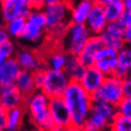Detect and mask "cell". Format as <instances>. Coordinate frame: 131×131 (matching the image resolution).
Listing matches in <instances>:
<instances>
[{"label": "cell", "mask_w": 131, "mask_h": 131, "mask_svg": "<svg viewBox=\"0 0 131 131\" xmlns=\"http://www.w3.org/2000/svg\"><path fill=\"white\" fill-rule=\"evenodd\" d=\"M62 99L69 109L72 125L82 129L93 105L91 95L79 83L70 82Z\"/></svg>", "instance_id": "obj_1"}, {"label": "cell", "mask_w": 131, "mask_h": 131, "mask_svg": "<svg viewBox=\"0 0 131 131\" xmlns=\"http://www.w3.org/2000/svg\"><path fill=\"white\" fill-rule=\"evenodd\" d=\"M49 105V99L40 90H37L26 101L27 114L35 131H49L54 127Z\"/></svg>", "instance_id": "obj_2"}, {"label": "cell", "mask_w": 131, "mask_h": 131, "mask_svg": "<svg viewBox=\"0 0 131 131\" xmlns=\"http://www.w3.org/2000/svg\"><path fill=\"white\" fill-rule=\"evenodd\" d=\"M43 13L46 17V30H52L56 28L68 26L70 22V12L74 2L46 0Z\"/></svg>", "instance_id": "obj_3"}, {"label": "cell", "mask_w": 131, "mask_h": 131, "mask_svg": "<svg viewBox=\"0 0 131 131\" xmlns=\"http://www.w3.org/2000/svg\"><path fill=\"white\" fill-rule=\"evenodd\" d=\"M117 108L108 104H93L89 118L82 127L83 131H108Z\"/></svg>", "instance_id": "obj_4"}, {"label": "cell", "mask_w": 131, "mask_h": 131, "mask_svg": "<svg viewBox=\"0 0 131 131\" xmlns=\"http://www.w3.org/2000/svg\"><path fill=\"white\" fill-rule=\"evenodd\" d=\"M89 37L90 34L85 25L70 23L62 39L63 49L68 55L78 57Z\"/></svg>", "instance_id": "obj_5"}, {"label": "cell", "mask_w": 131, "mask_h": 131, "mask_svg": "<svg viewBox=\"0 0 131 131\" xmlns=\"http://www.w3.org/2000/svg\"><path fill=\"white\" fill-rule=\"evenodd\" d=\"M124 99L122 80L116 76L105 77L102 86L91 95L92 104H108L115 107Z\"/></svg>", "instance_id": "obj_6"}, {"label": "cell", "mask_w": 131, "mask_h": 131, "mask_svg": "<svg viewBox=\"0 0 131 131\" xmlns=\"http://www.w3.org/2000/svg\"><path fill=\"white\" fill-rule=\"evenodd\" d=\"M70 80L63 70L46 69L45 80L40 91H42L49 99L62 98Z\"/></svg>", "instance_id": "obj_7"}, {"label": "cell", "mask_w": 131, "mask_h": 131, "mask_svg": "<svg viewBox=\"0 0 131 131\" xmlns=\"http://www.w3.org/2000/svg\"><path fill=\"white\" fill-rule=\"evenodd\" d=\"M31 10L30 0H2L0 5V17L6 24L18 17L27 19Z\"/></svg>", "instance_id": "obj_8"}, {"label": "cell", "mask_w": 131, "mask_h": 131, "mask_svg": "<svg viewBox=\"0 0 131 131\" xmlns=\"http://www.w3.org/2000/svg\"><path fill=\"white\" fill-rule=\"evenodd\" d=\"M107 19L105 17L104 5L101 1H94L90 13H89L88 20L85 26L89 30L90 36H99L105 31V28L107 26Z\"/></svg>", "instance_id": "obj_9"}, {"label": "cell", "mask_w": 131, "mask_h": 131, "mask_svg": "<svg viewBox=\"0 0 131 131\" xmlns=\"http://www.w3.org/2000/svg\"><path fill=\"white\" fill-rule=\"evenodd\" d=\"M49 108L54 127L64 128L72 125L69 109L62 98L49 99Z\"/></svg>", "instance_id": "obj_10"}, {"label": "cell", "mask_w": 131, "mask_h": 131, "mask_svg": "<svg viewBox=\"0 0 131 131\" xmlns=\"http://www.w3.org/2000/svg\"><path fill=\"white\" fill-rule=\"evenodd\" d=\"M13 58L19 65L21 70H26L33 73L38 69H45L43 68L42 62L39 56L37 55L35 49L22 47L16 49V52Z\"/></svg>", "instance_id": "obj_11"}, {"label": "cell", "mask_w": 131, "mask_h": 131, "mask_svg": "<svg viewBox=\"0 0 131 131\" xmlns=\"http://www.w3.org/2000/svg\"><path fill=\"white\" fill-rule=\"evenodd\" d=\"M26 105V100L15 85L0 88V106L6 111Z\"/></svg>", "instance_id": "obj_12"}, {"label": "cell", "mask_w": 131, "mask_h": 131, "mask_svg": "<svg viewBox=\"0 0 131 131\" xmlns=\"http://www.w3.org/2000/svg\"><path fill=\"white\" fill-rule=\"evenodd\" d=\"M103 48H104V45L102 43L100 36H90L88 42L85 43L82 52L78 56V60L83 65V67L88 69L95 65L96 55Z\"/></svg>", "instance_id": "obj_13"}, {"label": "cell", "mask_w": 131, "mask_h": 131, "mask_svg": "<svg viewBox=\"0 0 131 131\" xmlns=\"http://www.w3.org/2000/svg\"><path fill=\"white\" fill-rule=\"evenodd\" d=\"M105 80V76L95 66L85 69L84 76L79 84L82 85V88L85 91L92 95L96 92Z\"/></svg>", "instance_id": "obj_14"}, {"label": "cell", "mask_w": 131, "mask_h": 131, "mask_svg": "<svg viewBox=\"0 0 131 131\" xmlns=\"http://www.w3.org/2000/svg\"><path fill=\"white\" fill-rule=\"evenodd\" d=\"M20 71L21 69L14 58L5 60L0 67V88L14 85Z\"/></svg>", "instance_id": "obj_15"}, {"label": "cell", "mask_w": 131, "mask_h": 131, "mask_svg": "<svg viewBox=\"0 0 131 131\" xmlns=\"http://www.w3.org/2000/svg\"><path fill=\"white\" fill-rule=\"evenodd\" d=\"M93 2L94 1L91 0H82L78 3L73 4L70 12V22L85 25L93 7Z\"/></svg>", "instance_id": "obj_16"}, {"label": "cell", "mask_w": 131, "mask_h": 131, "mask_svg": "<svg viewBox=\"0 0 131 131\" xmlns=\"http://www.w3.org/2000/svg\"><path fill=\"white\" fill-rule=\"evenodd\" d=\"M14 85L21 92V94L26 101L37 91L34 85V81H33L32 73L26 70L20 71Z\"/></svg>", "instance_id": "obj_17"}, {"label": "cell", "mask_w": 131, "mask_h": 131, "mask_svg": "<svg viewBox=\"0 0 131 131\" xmlns=\"http://www.w3.org/2000/svg\"><path fill=\"white\" fill-rule=\"evenodd\" d=\"M118 67L114 72V75L117 78L124 80L131 74V48L126 46L118 52L117 56Z\"/></svg>", "instance_id": "obj_18"}, {"label": "cell", "mask_w": 131, "mask_h": 131, "mask_svg": "<svg viewBox=\"0 0 131 131\" xmlns=\"http://www.w3.org/2000/svg\"><path fill=\"white\" fill-rule=\"evenodd\" d=\"M85 68L78 60V57L75 56H68V59L66 62L63 71L66 73V75L69 77L70 82L79 83L82 80L84 73H85Z\"/></svg>", "instance_id": "obj_19"}, {"label": "cell", "mask_w": 131, "mask_h": 131, "mask_svg": "<svg viewBox=\"0 0 131 131\" xmlns=\"http://www.w3.org/2000/svg\"><path fill=\"white\" fill-rule=\"evenodd\" d=\"M104 5L105 17L107 22H117L125 13L124 0H100Z\"/></svg>", "instance_id": "obj_20"}, {"label": "cell", "mask_w": 131, "mask_h": 131, "mask_svg": "<svg viewBox=\"0 0 131 131\" xmlns=\"http://www.w3.org/2000/svg\"><path fill=\"white\" fill-rule=\"evenodd\" d=\"M27 114L26 105L7 111L6 131H20Z\"/></svg>", "instance_id": "obj_21"}, {"label": "cell", "mask_w": 131, "mask_h": 131, "mask_svg": "<svg viewBox=\"0 0 131 131\" xmlns=\"http://www.w3.org/2000/svg\"><path fill=\"white\" fill-rule=\"evenodd\" d=\"M47 30L41 28H38L36 26H33L31 24L27 22L25 30H24L22 35H21V39L26 41V42L30 43H42L46 37Z\"/></svg>", "instance_id": "obj_22"}, {"label": "cell", "mask_w": 131, "mask_h": 131, "mask_svg": "<svg viewBox=\"0 0 131 131\" xmlns=\"http://www.w3.org/2000/svg\"><path fill=\"white\" fill-rule=\"evenodd\" d=\"M27 24V19L23 17H18L5 24L7 31L10 38H20L23 33Z\"/></svg>", "instance_id": "obj_23"}, {"label": "cell", "mask_w": 131, "mask_h": 131, "mask_svg": "<svg viewBox=\"0 0 131 131\" xmlns=\"http://www.w3.org/2000/svg\"><path fill=\"white\" fill-rule=\"evenodd\" d=\"M99 36L101 38L104 47L113 49L115 50H117L118 52L126 46V42H125V40L124 38L114 37V36L110 35V34L105 32V31Z\"/></svg>", "instance_id": "obj_24"}, {"label": "cell", "mask_w": 131, "mask_h": 131, "mask_svg": "<svg viewBox=\"0 0 131 131\" xmlns=\"http://www.w3.org/2000/svg\"><path fill=\"white\" fill-rule=\"evenodd\" d=\"M105 76H113L114 72L118 67V61L117 58H112V59H103L96 61L94 65Z\"/></svg>", "instance_id": "obj_25"}, {"label": "cell", "mask_w": 131, "mask_h": 131, "mask_svg": "<svg viewBox=\"0 0 131 131\" xmlns=\"http://www.w3.org/2000/svg\"><path fill=\"white\" fill-rule=\"evenodd\" d=\"M108 131H131V119L117 113L109 125Z\"/></svg>", "instance_id": "obj_26"}, {"label": "cell", "mask_w": 131, "mask_h": 131, "mask_svg": "<svg viewBox=\"0 0 131 131\" xmlns=\"http://www.w3.org/2000/svg\"><path fill=\"white\" fill-rule=\"evenodd\" d=\"M27 22L33 26L46 30V17L43 10H32L30 15L27 17Z\"/></svg>", "instance_id": "obj_27"}, {"label": "cell", "mask_w": 131, "mask_h": 131, "mask_svg": "<svg viewBox=\"0 0 131 131\" xmlns=\"http://www.w3.org/2000/svg\"><path fill=\"white\" fill-rule=\"evenodd\" d=\"M15 52H16V48L12 39L0 45V58L1 59L8 60L10 58H13Z\"/></svg>", "instance_id": "obj_28"}, {"label": "cell", "mask_w": 131, "mask_h": 131, "mask_svg": "<svg viewBox=\"0 0 131 131\" xmlns=\"http://www.w3.org/2000/svg\"><path fill=\"white\" fill-rule=\"evenodd\" d=\"M105 32L114 36V37L125 39V29L119 23L118 21L117 22H109V23H107V26L105 28Z\"/></svg>", "instance_id": "obj_29"}, {"label": "cell", "mask_w": 131, "mask_h": 131, "mask_svg": "<svg viewBox=\"0 0 131 131\" xmlns=\"http://www.w3.org/2000/svg\"><path fill=\"white\" fill-rule=\"evenodd\" d=\"M117 113L126 118L131 119V98H125L121 101V103L117 105Z\"/></svg>", "instance_id": "obj_30"}, {"label": "cell", "mask_w": 131, "mask_h": 131, "mask_svg": "<svg viewBox=\"0 0 131 131\" xmlns=\"http://www.w3.org/2000/svg\"><path fill=\"white\" fill-rule=\"evenodd\" d=\"M117 56H118V51L117 50L110 49V48H105V47H104L97 53L95 60L96 61H99V60H103V59H112V58H117Z\"/></svg>", "instance_id": "obj_31"}, {"label": "cell", "mask_w": 131, "mask_h": 131, "mask_svg": "<svg viewBox=\"0 0 131 131\" xmlns=\"http://www.w3.org/2000/svg\"><path fill=\"white\" fill-rule=\"evenodd\" d=\"M45 73H46V69H38L32 73L33 81H34V85L37 90H40L43 85L44 80H45Z\"/></svg>", "instance_id": "obj_32"}, {"label": "cell", "mask_w": 131, "mask_h": 131, "mask_svg": "<svg viewBox=\"0 0 131 131\" xmlns=\"http://www.w3.org/2000/svg\"><path fill=\"white\" fill-rule=\"evenodd\" d=\"M122 85H123L124 97L131 98V74L125 77L124 80H122Z\"/></svg>", "instance_id": "obj_33"}, {"label": "cell", "mask_w": 131, "mask_h": 131, "mask_svg": "<svg viewBox=\"0 0 131 131\" xmlns=\"http://www.w3.org/2000/svg\"><path fill=\"white\" fill-rule=\"evenodd\" d=\"M118 22L125 28V30L130 29L131 28V13L130 12L125 10V13L122 14L121 18L119 19Z\"/></svg>", "instance_id": "obj_34"}, {"label": "cell", "mask_w": 131, "mask_h": 131, "mask_svg": "<svg viewBox=\"0 0 131 131\" xmlns=\"http://www.w3.org/2000/svg\"><path fill=\"white\" fill-rule=\"evenodd\" d=\"M7 111L0 106V131H6Z\"/></svg>", "instance_id": "obj_35"}, {"label": "cell", "mask_w": 131, "mask_h": 131, "mask_svg": "<svg viewBox=\"0 0 131 131\" xmlns=\"http://www.w3.org/2000/svg\"><path fill=\"white\" fill-rule=\"evenodd\" d=\"M10 40V37L9 35V33L7 31L5 26L0 27V45H2L4 43H6L7 41Z\"/></svg>", "instance_id": "obj_36"}, {"label": "cell", "mask_w": 131, "mask_h": 131, "mask_svg": "<svg viewBox=\"0 0 131 131\" xmlns=\"http://www.w3.org/2000/svg\"><path fill=\"white\" fill-rule=\"evenodd\" d=\"M49 131H83L81 128L76 127L74 125H69V126H67V127L64 128H58V127H53L51 128Z\"/></svg>", "instance_id": "obj_37"}, {"label": "cell", "mask_w": 131, "mask_h": 131, "mask_svg": "<svg viewBox=\"0 0 131 131\" xmlns=\"http://www.w3.org/2000/svg\"><path fill=\"white\" fill-rule=\"evenodd\" d=\"M125 42H126V45H129V46H131V28H130V29L125 30Z\"/></svg>", "instance_id": "obj_38"}, {"label": "cell", "mask_w": 131, "mask_h": 131, "mask_svg": "<svg viewBox=\"0 0 131 131\" xmlns=\"http://www.w3.org/2000/svg\"><path fill=\"white\" fill-rule=\"evenodd\" d=\"M124 4H125V10L131 13V0H124Z\"/></svg>", "instance_id": "obj_39"}, {"label": "cell", "mask_w": 131, "mask_h": 131, "mask_svg": "<svg viewBox=\"0 0 131 131\" xmlns=\"http://www.w3.org/2000/svg\"><path fill=\"white\" fill-rule=\"evenodd\" d=\"M4 26H5V23H4L3 21H2L1 17H0V27H4Z\"/></svg>", "instance_id": "obj_40"}, {"label": "cell", "mask_w": 131, "mask_h": 131, "mask_svg": "<svg viewBox=\"0 0 131 131\" xmlns=\"http://www.w3.org/2000/svg\"><path fill=\"white\" fill-rule=\"evenodd\" d=\"M4 61H5V60H3V59H1V58H0V67L2 66V64L4 63Z\"/></svg>", "instance_id": "obj_41"}, {"label": "cell", "mask_w": 131, "mask_h": 131, "mask_svg": "<svg viewBox=\"0 0 131 131\" xmlns=\"http://www.w3.org/2000/svg\"><path fill=\"white\" fill-rule=\"evenodd\" d=\"M127 46H129V45H127ZM129 47H130V48H131V46H129Z\"/></svg>", "instance_id": "obj_42"}, {"label": "cell", "mask_w": 131, "mask_h": 131, "mask_svg": "<svg viewBox=\"0 0 131 131\" xmlns=\"http://www.w3.org/2000/svg\"><path fill=\"white\" fill-rule=\"evenodd\" d=\"M0 5H1V1H0Z\"/></svg>", "instance_id": "obj_43"}, {"label": "cell", "mask_w": 131, "mask_h": 131, "mask_svg": "<svg viewBox=\"0 0 131 131\" xmlns=\"http://www.w3.org/2000/svg\"><path fill=\"white\" fill-rule=\"evenodd\" d=\"M20 131H21V130H20Z\"/></svg>", "instance_id": "obj_44"}]
</instances>
